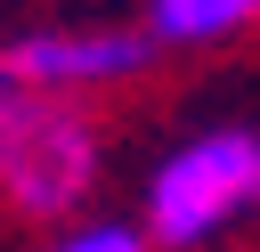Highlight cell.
Wrapping results in <instances>:
<instances>
[{"label": "cell", "mask_w": 260, "mask_h": 252, "mask_svg": "<svg viewBox=\"0 0 260 252\" xmlns=\"http://www.w3.org/2000/svg\"><path fill=\"white\" fill-rule=\"evenodd\" d=\"M106 171V138L81 98L65 89H0V203L32 228H65L89 211Z\"/></svg>", "instance_id": "cell-1"}, {"label": "cell", "mask_w": 260, "mask_h": 252, "mask_svg": "<svg viewBox=\"0 0 260 252\" xmlns=\"http://www.w3.org/2000/svg\"><path fill=\"white\" fill-rule=\"evenodd\" d=\"M244 211H260V138L252 130H195L179 138L154 171H146V195H138V219L154 244L171 252H195L211 244L219 228H236Z\"/></svg>", "instance_id": "cell-2"}, {"label": "cell", "mask_w": 260, "mask_h": 252, "mask_svg": "<svg viewBox=\"0 0 260 252\" xmlns=\"http://www.w3.org/2000/svg\"><path fill=\"white\" fill-rule=\"evenodd\" d=\"M154 33H122V24H98V33H24L0 49V73L24 81V89H65V98H98V89H122L154 65Z\"/></svg>", "instance_id": "cell-3"}, {"label": "cell", "mask_w": 260, "mask_h": 252, "mask_svg": "<svg viewBox=\"0 0 260 252\" xmlns=\"http://www.w3.org/2000/svg\"><path fill=\"white\" fill-rule=\"evenodd\" d=\"M260 24V0H146V33L162 49H211Z\"/></svg>", "instance_id": "cell-4"}, {"label": "cell", "mask_w": 260, "mask_h": 252, "mask_svg": "<svg viewBox=\"0 0 260 252\" xmlns=\"http://www.w3.org/2000/svg\"><path fill=\"white\" fill-rule=\"evenodd\" d=\"M41 252H154L146 219H65Z\"/></svg>", "instance_id": "cell-5"}, {"label": "cell", "mask_w": 260, "mask_h": 252, "mask_svg": "<svg viewBox=\"0 0 260 252\" xmlns=\"http://www.w3.org/2000/svg\"><path fill=\"white\" fill-rule=\"evenodd\" d=\"M0 89H8V73H0Z\"/></svg>", "instance_id": "cell-6"}]
</instances>
